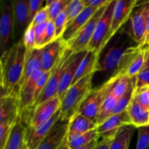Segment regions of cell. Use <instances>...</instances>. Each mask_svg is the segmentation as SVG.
Wrapping results in <instances>:
<instances>
[{
  "mask_svg": "<svg viewBox=\"0 0 149 149\" xmlns=\"http://www.w3.org/2000/svg\"><path fill=\"white\" fill-rule=\"evenodd\" d=\"M59 149H71V148H69V146H68V145L67 139L65 140V141H64V143L62 144V146H61L60 147Z\"/></svg>",
  "mask_w": 149,
  "mask_h": 149,
  "instance_id": "cell-48",
  "label": "cell"
},
{
  "mask_svg": "<svg viewBox=\"0 0 149 149\" xmlns=\"http://www.w3.org/2000/svg\"><path fill=\"white\" fill-rule=\"evenodd\" d=\"M143 69H149V47L146 49L145 61H144Z\"/></svg>",
  "mask_w": 149,
  "mask_h": 149,
  "instance_id": "cell-47",
  "label": "cell"
},
{
  "mask_svg": "<svg viewBox=\"0 0 149 149\" xmlns=\"http://www.w3.org/2000/svg\"><path fill=\"white\" fill-rule=\"evenodd\" d=\"M42 71L41 65V49H33L27 52L24 72L21 81L19 85L18 90L28 82L31 79L37 75Z\"/></svg>",
  "mask_w": 149,
  "mask_h": 149,
  "instance_id": "cell-21",
  "label": "cell"
},
{
  "mask_svg": "<svg viewBox=\"0 0 149 149\" xmlns=\"http://www.w3.org/2000/svg\"><path fill=\"white\" fill-rule=\"evenodd\" d=\"M61 98L56 95L35 106L31 115L28 119V127L34 128L46 122L61 109Z\"/></svg>",
  "mask_w": 149,
  "mask_h": 149,
  "instance_id": "cell-10",
  "label": "cell"
},
{
  "mask_svg": "<svg viewBox=\"0 0 149 149\" xmlns=\"http://www.w3.org/2000/svg\"><path fill=\"white\" fill-rule=\"evenodd\" d=\"M74 54V52L70 50L68 48H67L64 51V52L57 62L56 65L52 68L50 77H49L43 92L39 96L38 100H36L34 106L46 101L51 97L58 95V87H59L61 77H62L66 67L69 64Z\"/></svg>",
  "mask_w": 149,
  "mask_h": 149,
  "instance_id": "cell-6",
  "label": "cell"
},
{
  "mask_svg": "<svg viewBox=\"0 0 149 149\" xmlns=\"http://www.w3.org/2000/svg\"><path fill=\"white\" fill-rule=\"evenodd\" d=\"M69 122L60 120L36 149H59L67 139Z\"/></svg>",
  "mask_w": 149,
  "mask_h": 149,
  "instance_id": "cell-15",
  "label": "cell"
},
{
  "mask_svg": "<svg viewBox=\"0 0 149 149\" xmlns=\"http://www.w3.org/2000/svg\"><path fill=\"white\" fill-rule=\"evenodd\" d=\"M16 120H7L0 122V149H4L5 147Z\"/></svg>",
  "mask_w": 149,
  "mask_h": 149,
  "instance_id": "cell-30",
  "label": "cell"
},
{
  "mask_svg": "<svg viewBox=\"0 0 149 149\" xmlns=\"http://www.w3.org/2000/svg\"><path fill=\"white\" fill-rule=\"evenodd\" d=\"M55 26V36L56 39L62 37L68 23V13L65 10L60 13L53 20Z\"/></svg>",
  "mask_w": 149,
  "mask_h": 149,
  "instance_id": "cell-31",
  "label": "cell"
},
{
  "mask_svg": "<svg viewBox=\"0 0 149 149\" xmlns=\"http://www.w3.org/2000/svg\"><path fill=\"white\" fill-rule=\"evenodd\" d=\"M45 1L46 0H30V14H29L30 23L32 22L38 11L43 7L42 4L45 2Z\"/></svg>",
  "mask_w": 149,
  "mask_h": 149,
  "instance_id": "cell-41",
  "label": "cell"
},
{
  "mask_svg": "<svg viewBox=\"0 0 149 149\" xmlns=\"http://www.w3.org/2000/svg\"><path fill=\"white\" fill-rule=\"evenodd\" d=\"M20 115L18 91L1 95L0 102V122L16 120Z\"/></svg>",
  "mask_w": 149,
  "mask_h": 149,
  "instance_id": "cell-20",
  "label": "cell"
},
{
  "mask_svg": "<svg viewBox=\"0 0 149 149\" xmlns=\"http://www.w3.org/2000/svg\"><path fill=\"white\" fill-rule=\"evenodd\" d=\"M149 86V69H142L135 77V89Z\"/></svg>",
  "mask_w": 149,
  "mask_h": 149,
  "instance_id": "cell-40",
  "label": "cell"
},
{
  "mask_svg": "<svg viewBox=\"0 0 149 149\" xmlns=\"http://www.w3.org/2000/svg\"><path fill=\"white\" fill-rule=\"evenodd\" d=\"M87 52V50H85L81 52H78V53H74L69 64L65 68V71L61 77L58 90V95L61 98V101H62L66 91L72 84L79 65H80L81 61L84 58Z\"/></svg>",
  "mask_w": 149,
  "mask_h": 149,
  "instance_id": "cell-17",
  "label": "cell"
},
{
  "mask_svg": "<svg viewBox=\"0 0 149 149\" xmlns=\"http://www.w3.org/2000/svg\"><path fill=\"white\" fill-rule=\"evenodd\" d=\"M132 125L127 111L111 115L103 123L97 125V130L100 139L113 138L119 130L125 126Z\"/></svg>",
  "mask_w": 149,
  "mask_h": 149,
  "instance_id": "cell-13",
  "label": "cell"
},
{
  "mask_svg": "<svg viewBox=\"0 0 149 149\" xmlns=\"http://www.w3.org/2000/svg\"><path fill=\"white\" fill-rule=\"evenodd\" d=\"M116 79V77H113L99 87L93 88L87 98L80 108L78 114L83 115L95 122L99 110Z\"/></svg>",
  "mask_w": 149,
  "mask_h": 149,
  "instance_id": "cell-5",
  "label": "cell"
},
{
  "mask_svg": "<svg viewBox=\"0 0 149 149\" xmlns=\"http://www.w3.org/2000/svg\"><path fill=\"white\" fill-rule=\"evenodd\" d=\"M99 138L98 132H97V128L92 130L88 131L84 133L80 134V135H76L71 138H67V142L69 148L71 149H74L78 147L82 146L87 145L89 143L92 142L95 139H97Z\"/></svg>",
  "mask_w": 149,
  "mask_h": 149,
  "instance_id": "cell-27",
  "label": "cell"
},
{
  "mask_svg": "<svg viewBox=\"0 0 149 149\" xmlns=\"http://www.w3.org/2000/svg\"><path fill=\"white\" fill-rule=\"evenodd\" d=\"M134 96L143 107L149 111V86H143L135 89Z\"/></svg>",
  "mask_w": 149,
  "mask_h": 149,
  "instance_id": "cell-35",
  "label": "cell"
},
{
  "mask_svg": "<svg viewBox=\"0 0 149 149\" xmlns=\"http://www.w3.org/2000/svg\"><path fill=\"white\" fill-rule=\"evenodd\" d=\"M97 127V125L95 121L81 114H77L74 119L69 122L67 138H71L76 135L84 133L92 130L96 129Z\"/></svg>",
  "mask_w": 149,
  "mask_h": 149,
  "instance_id": "cell-23",
  "label": "cell"
},
{
  "mask_svg": "<svg viewBox=\"0 0 149 149\" xmlns=\"http://www.w3.org/2000/svg\"><path fill=\"white\" fill-rule=\"evenodd\" d=\"M95 74H88L68 88L62 100L61 120L70 122L78 114L80 108L93 90Z\"/></svg>",
  "mask_w": 149,
  "mask_h": 149,
  "instance_id": "cell-3",
  "label": "cell"
},
{
  "mask_svg": "<svg viewBox=\"0 0 149 149\" xmlns=\"http://www.w3.org/2000/svg\"><path fill=\"white\" fill-rule=\"evenodd\" d=\"M148 47H149V39H148V42H147L146 45H145V47H144V49H146V48H148Z\"/></svg>",
  "mask_w": 149,
  "mask_h": 149,
  "instance_id": "cell-51",
  "label": "cell"
},
{
  "mask_svg": "<svg viewBox=\"0 0 149 149\" xmlns=\"http://www.w3.org/2000/svg\"><path fill=\"white\" fill-rule=\"evenodd\" d=\"M27 50L23 39L16 42L1 54L0 59V84L1 95L18 91L26 65Z\"/></svg>",
  "mask_w": 149,
  "mask_h": 149,
  "instance_id": "cell-1",
  "label": "cell"
},
{
  "mask_svg": "<svg viewBox=\"0 0 149 149\" xmlns=\"http://www.w3.org/2000/svg\"><path fill=\"white\" fill-rule=\"evenodd\" d=\"M68 48L62 38H59L41 49V65L43 71H52L59 58Z\"/></svg>",
  "mask_w": 149,
  "mask_h": 149,
  "instance_id": "cell-12",
  "label": "cell"
},
{
  "mask_svg": "<svg viewBox=\"0 0 149 149\" xmlns=\"http://www.w3.org/2000/svg\"><path fill=\"white\" fill-rule=\"evenodd\" d=\"M56 1V0H46V1H45V5L46 6L50 5L52 3H53L54 1Z\"/></svg>",
  "mask_w": 149,
  "mask_h": 149,
  "instance_id": "cell-49",
  "label": "cell"
},
{
  "mask_svg": "<svg viewBox=\"0 0 149 149\" xmlns=\"http://www.w3.org/2000/svg\"><path fill=\"white\" fill-rule=\"evenodd\" d=\"M108 4L100 7L82 29L77 33L72 39L67 42V47L74 53H78L87 50L91 41L96 26L103 15Z\"/></svg>",
  "mask_w": 149,
  "mask_h": 149,
  "instance_id": "cell-8",
  "label": "cell"
},
{
  "mask_svg": "<svg viewBox=\"0 0 149 149\" xmlns=\"http://www.w3.org/2000/svg\"><path fill=\"white\" fill-rule=\"evenodd\" d=\"M70 0H56L48 6L49 7V20H54L61 13L66 9Z\"/></svg>",
  "mask_w": 149,
  "mask_h": 149,
  "instance_id": "cell-34",
  "label": "cell"
},
{
  "mask_svg": "<svg viewBox=\"0 0 149 149\" xmlns=\"http://www.w3.org/2000/svg\"><path fill=\"white\" fill-rule=\"evenodd\" d=\"M135 129L136 127L132 125L121 128L112 140L109 149H129Z\"/></svg>",
  "mask_w": 149,
  "mask_h": 149,
  "instance_id": "cell-25",
  "label": "cell"
},
{
  "mask_svg": "<svg viewBox=\"0 0 149 149\" xmlns=\"http://www.w3.org/2000/svg\"><path fill=\"white\" fill-rule=\"evenodd\" d=\"M126 111L130 118L132 126L139 128L149 125V111L143 107L134 95Z\"/></svg>",
  "mask_w": 149,
  "mask_h": 149,
  "instance_id": "cell-22",
  "label": "cell"
},
{
  "mask_svg": "<svg viewBox=\"0 0 149 149\" xmlns=\"http://www.w3.org/2000/svg\"><path fill=\"white\" fill-rule=\"evenodd\" d=\"M115 1L112 0L108 4L103 15L96 26L91 41L87 50L93 51L99 55L100 52L107 44L108 37L111 30Z\"/></svg>",
  "mask_w": 149,
  "mask_h": 149,
  "instance_id": "cell-7",
  "label": "cell"
},
{
  "mask_svg": "<svg viewBox=\"0 0 149 149\" xmlns=\"http://www.w3.org/2000/svg\"><path fill=\"white\" fill-rule=\"evenodd\" d=\"M147 11L142 7H135L127 21L121 29L136 43L143 46L145 41Z\"/></svg>",
  "mask_w": 149,
  "mask_h": 149,
  "instance_id": "cell-9",
  "label": "cell"
},
{
  "mask_svg": "<svg viewBox=\"0 0 149 149\" xmlns=\"http://www.w3.org/2000/svg\"><path fill=\"white\" fill-rule=\"evenodd\" d=\"M99 8L100 7L86 6L84 10L77 17H74L73 20L67 23L65 31L61 37L63 40L65 41L67 43L71 39H72L77 34V33L82 29L83 26L93 17V15L97 12Z\"/></svg>",
  "mask_w": 149,
  "mask_h": 149,
  "instance_id": "cell-18",
  "label": "cell"
},
{
  "mask_svg": "<svg viewBox=\"0 0 149 149\" xmlns=\"http://www.w3.org/2000/svg\"><path fill=\"white\" fill-rule=\"evenodd\" d=\"M98 56L99 55L95 52L87 50V54L81 61L80 65H79L72 84L77 82L79 80L87 76L88 74H92V73H96L97 63H98Z\"/></svg>",
  "mask_w": 149,
  "mask_h": 149,
  "instance_id": "cell-24",
  "label": "cell"
},
{
  "mask_svg": "<svg viewBox=\"0 0 149 149\" xmlns=\"http://www.w3.org/2000/svg\"><path fill=\"white\" fill-rule=\"evenodd\" d=\"M20 149H29V148H28V146H27V145H26V143H25L24 145L23 146V147H22V148Z\"/></svg>",
  "mask_w": 149,
  "mask_h": 149,
  "instance_id": "cell-50",
  "label": "cell"
},
{
  "mask_svg": "<svg viewBox=\"0 0 149 149\" xmlns=\"http://www.w3.org/2000/svg\"><path fill=\"white\" fill-rule=\"evenodd\" d=\"M135 44L138 43L132 40L122 29H119L99 54L96 73H100L106 77V82L114 77L125 52Z\"/></svg>",
  "mask_w": 149,
  "mask_h": 149,
  "instance_id": "cell-2",
  "label": "cell"
},
{
  "mask_svg": "<svg viewBox=\"0 0 149 149\" xmlns=\"http://www.w3.org/2000/svg\"><path fill=\"white\" fill-rule=\"evenodd\" d=\"M112 0H84L85 6L95 7H101L109 4Z\"/></svg>",
  "mask_w": 149,
  "mask_h": 149,
  "instance_id": "cell-42",
  "label": "cell"
},
{
  "mask_svg": "<svg viewBox=\"0 0 149 149\" xmlns=\"http://www.w3.org/2000/svg\"><path fill=\"white\" fill-rule=\"evenodd\" d=\"M135 7H142L146 11H149V0H137Z\"/></svg>",
  "mask_w": 149,
  "mask_h": 149,
  "instance_id": "cell-46",
  "label": "cell"
},
{
  "mask_svg": "<svg viewBox=\"0 0 149 149\" xmlns=\"http://www.w3.org/2000/svg\"><path fill=\"white\" fill-rule=\"evenodd\" d=\"M137 4V0H116L113 7L111 30L107 42L127 21Z\"/></svg>",
  "mask_w": 149,
  "mask_h": 149,
  "instance_id": "cell-11",
  "label": "cell"
},
{
  "mask_svg": "<svg viewBox=\"0 0 149 149\" xmlns=\"http://www.w3.org/2000/svg\"><path fill=\"white\" fill-rule=\"evenodd\" d=\"M15 20L16 42L23 39L25 31L30 25V0H13Z\"/></svg>",
  "mask_w": 149,
  "mask_h": 149,
  "instance_id": "cell-16",
  "label": "cell"
},
{
  "mask_svg": "<svg viewBox=\"0 0 149 149\" xmlns=\"http://www.w3.org/2000/svg\"><path fill=\"white\" fill-rule=\"evenodd\" d=\"M113 138H107V139H100L99 143L95 149H109L111 143Z\"/></svg>",
  "mask_w": 149,
  "mask_h": 149,
  "instance_id": "cell-43",
  "label": "cell"
},
{
  "mask_svg": "<svg viewBox=\"0 0 149 149\" xmlns=\"http://www.w3.org/2000/svg\"><path fill=\"white\" fill-rule=\"evenodd\" d=\"M85 7L84 0H70L66 7L68 13V23L77 17Z\"/></svg>",
  "mask_w": 149,
  "mask_h": 149,
  "instance_id": "cell-32",
  "label": "cell"
},
{
  "mask_svg": "<svg viewBox=\"0 0 149 149\" xmlns=\"http://www.w3.org/2000/svg\"><path fill=\"white\" fill-rule=\"evenodd\" d=\"M16 42L15 20L13 0H1L0 49L3 54Z\"/></svg>",
  "mask_w": 149,
  "mask_h": 149,
  "instance_id": "cell-4",
  "label": "cell"
},
{
  "mask_svg": "<svg viewBox=\"0 0 149 149\" xmlns=\"http://www.w3.org/2000/svg\"><path fill=\"white\" fill-rule=\"evenodd\" d=\"M28 119L24 113L17 117L4 149H20L26 143Z\"/></svg>",
  "mask_w": 149,
  "mask_h": 149,
  "instance_id": "cell-19",
  "label": "cell"
},
{
  "mask_svg": "<svg viewBox=\"0 0 149 149\" xmlns=\"http://www.w3.org/2000/svg\"><path fill=\"white\" fill-rule=\"evenodd\" d=\"M49 21V20H48ZM48 21L34 26L35 31V49H42L46 33Z\"/></svg>",
  "mask_w": 149,
  "mask_h": 149,
  "instance_id": "cell-37",
  "label": "cell"
},
{
  "mask_svg": "<svg viewBox=\"0 0 149 149\" xmlns=\"http://www.w3.org/2000/svg\"><path fill=\"white\" fill-rule=\"evenodd\" d=\"M132 79L133 78L127 77V76L116 77V81H114L111 89V93L113 95L116 96L118 99H119L127 93L132 83Z\"/></svg>",
  "mask_w": 149,
  "mask_h": 149,
  "instance_id": "cell-29",
  "label": "cell"
},
{
  "mask_svg": "<svg viewBox=\"0 0 149 149\" xmlns=\"http://www.w3.org/2000/svg\"><path fill=\"white\" fill-rule=\"evenodd\" d=\"M149 39V11H147V16H146V35H145V41L142 47L144 48L145 45H146Z\"/></svg>",
  "mask_w": 149,
  "mask_h": 149,
  "instance_id": "cell-45",
  "label": "cell"
},
{
  "mask_svg": "<svg viewBox=\"0 0 149 149\" xmlns=\"http://www.w3.org/2000/svg\"><path fill=\"white\" fill-rule=\"evenodd\" d=\"M48 20H49V7L48 6L45 5V7H43L38 11V13L33 17L31 23H33V26H36V25L41 24V23L48 21Z\"/></svg>",
  "mask_w": 149,
  "mask_h": 149,
  "instance_id": "cell-38",
  "label": "cell"
},
{
  "mask_svg": "<svg viewBox=\"0 0 149 149\" xmlns=\"http://www.w3.org/2000/svg\"><path fill=\"white\" fill-rule=\"evenodd\" d=\"M99 140L100 138H97V139H95L94 141H93L92 142L89 143L87 145L82 146L78 147V148H76L74 149H95L97 146V145L99 143Z\"/></svg>",
  "mask_w": 149,
  "mask_h": 149,
  "instance_id": "cell-44",
  "label": "cell"
},
{
  "mask_svg": "<svg viewBox=\"0 0 149 149\" xmlns=\"http://www.w3.org/2000/svg\"><path fill=\"white\" fill-rule=\"evenodd\" d=\"M61 119V109L52 116L42 125L31 128L28 127L26 132V143L29 149H36L42 141L49 133L51 130Z\"/></svg>",
  "mask_w": 149,
  "mask_h": 149,
  "instance_id": "cell-14",
  "label": "cell"
},
{
  "mask_svg": "<svg viewBox=\"0 0 149 149\" xmlns=\"http://www.w3.org/2000/svg\"><path fill=\"white\" fill-rule=\"evenodd\" d=\"M149 125L138 128V141L136 149H148Z\"/></svg>",
  "mask_w": 149,
  "mask_h": 149,
  "instance_id": "cell-33",
  "label": "cell"
},
{
  "mask_svg": "<svg viewBox=\"0 0 149 149\" xmlns=\"http://www.w3.org/2000/svg\"><path fill=\"white\" fill-rule=\"evenodd\" d=\"M117 100V97L113 95L111 93L110 90L109 95H107L106 98L105 99L104 102H103V105L101 106L98 111V113H97L95 121L97 125L103 123L106 119H108L109 116H111L112 111H113V109H114L115 105H116Z\"/></svg>",
  "mask_w": 149,
  "mask_h": 149,
  "instance_id": "cell-26",
  "label": "cell"
},
{
  "mask_svg": "<svg viewBox=\"0 0 149 149\" xmlns=\"http://www.w3.org/2000/svg\"><path fill=\"white\" fill-rule=\"evenodd\" d=\"M55 39H56V36H55V23H54L53 20H49L48 21L47 26L46 33H45V39H44L42 47L47 45L48 44L52 42Z\"/></svg>",
  "mask_w": 149,
  "mask_h": 149,
  "instance_id": "cell-39",
  "label": "cell"
},
{
  "mask_svg": "<svg viewBox=\"0 0 149 149\" xmlns=\"http://www.w3.org/2000/svg\"><path fill=\"white\" fill-rule=\"evenodd\" d=\"M22 39L26 46L27 52H31L33 49H35V31L33 23H30L29 27L25 31Z\"/></svg>",
  "mask_w": 149,
  "mask_h": 149,
  "instance_id": "cell-36",
  "label": "cell"
},
{
  "mask_svg": "<svg viewBox=\"0 0 149 149\" xmlns=\"http://www.w3.org/2000/svg\"><path fill=\"white\" fill-rule=\"evenodd\" d=\"M135 77H133L132 83H131L129 89L127 91V93L120 97L118 99L117 102H116L115 107L113 109V111H112L111 115L118 114V113H122L123 111H126L127 108L129 106L130 103L132 100V97H133L134 93H135Z\"/></svg>",
  "mask_w": 149,
  "mask_h": 149,
  "instance_id": "cell-28",
  "label": "cell"
}]
</instances>
